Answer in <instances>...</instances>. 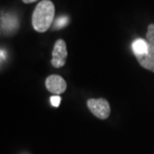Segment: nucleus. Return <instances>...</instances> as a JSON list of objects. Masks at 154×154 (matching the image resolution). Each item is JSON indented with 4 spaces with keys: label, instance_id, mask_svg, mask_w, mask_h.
Returning a JSON list of instances; mask_svg holds the SVG:
<instances>
[{
    "label": "nucleus",
    "instance_id": "nucleus-9",
    "mask_svg": "<svg viewBox=\"0 0 154 154\" xmlns=\"http://www.w3.org/2000/svg\"><path fill=\"white\" fill-rule=\"evenodd\" d=\"M68 24V17H60L55 22V29H61Z\"/></svg>",
    "mask_w": 154,
    "mask_h": 154
},
{
    "label": "nucleus",
    "instance_id": "nucleus-7",
    "mask_svg": "<svg viewBox=\"0 0 154 154\" xmlns=\"http://www.w3.org/2000/svg\"><path fill=\"white\" fill-rule=\"evenodd\" d=\"M5 21L6 23H1V28L6 32H11L12 30H15L19 25V23L15 18H5Z\"/></svg>",
    "mask_w": 154,
    "mask_h": 154
},
{
    "label": "nucleus",
    "instance_id": "nucleus-10",
    "mask_svg": "<svg viewBox=\"0 0 154 154\" xmlns=\"http://www.w3.org/2000/svg\"><path fill=\"white\" fill-rule=\"evenodd\" d=\"M50 101H51L52 106L55 107H58L61 103V97L60 96H53L50 97Z\"/></svg>",
    "mask_w": 154,
    "mask_h": 154
},
{
    "label": "nucleus",
    "instance_id": "nucleus-4",
    "mask_svg": "<svg viewBox=\"0 0 154 154\" xmlns=\"http://www.w3.org/2000/svg\"><path fill=\"white\" fill-rule=\"evenodd\" d=\"M47 90L56 96L63 94L67 90V83L63 78L59 75H51L46 79L45 82Z\"/></svg>",
    "mask_w": 154,
    "mask_h": 154
},
{
    "label": "nucleus",
    "instance_id": "nucleus-11",
    "mask_svg": "<svg viewBox=\"0 0 154 154\" xmlns=\"http://www.w3.org/2000/svg\"><path fill=\"white\" fill-rule=\"evenodd\" d=\"M6 58V55H5V52L4 51H1L0 50V63L4 60V59Z\"/></svg>",
    "mask_w": 154,
    "mask_h": 154
},
{
    "label": "nucleus",
    "instance_id": "nucleus-5",
    "mask_svg": "<svg viewBox=\"0 0 154 154\" xmlns=\"http://www.w3.org/2000/svg\"><path fill=\"white\" fill-rule=\"evenodd\" d=\"M137 62L142 68L154 73V46L148 43V48L145 53L135 56Z\"/></svg>",
    "mask_w": 154,
    "mask_h": 154
},
{
    "label": "nucleus",
    "instance_id": "nucleus-2",
    "mask_svg": "<svg viewBox=\"0 0 154 154\" xmlns=\"http://www.w3.org/2000/svg\"><path fill=\"white\" fill-rule=\"evenodd\" d=\"M88 109L100 119H106L110 114L109 103L106 99H90L87 101Z\"/></svg>",
    "mask_w": 154,
    "mask_h": 154
},
{
    "label": "nucleus",
    "instance_id": "nucleus-8",
    "mask_svg": "<svg viewBox=\"0 0 154 154\" xmlns=\"http://www.w3.org/2000/svg\"><path fill=\"white\" fill-rule=\"evenodd\" d=\"M146 40L148 43L154 46V24H150L147 28Z\"/></svg>",
    "mask_w": 154,
    "mask_h": 154
},
{
    "label": "nucleus",
    "instance_id": "nucleus-1",
    "mask_svg": "<svg viewBox=\"0 0 154 154\" xmlns=\"http://www.w3.org/2000/svg\"><path fill=\"white\" fill-rule=\"evenodd\" d=\"M55 17V5L50 0H42L32 14V26L39 33H44L51 27Z\"/></svg>",
    "mask_w": 154,
    "mask_h": 154
},
{
    "label": "nucleus",
    "instance_id": "nucleus-3",
    "mask_svg": "<svg viewBox=\"0 0 154 154\" xmlns=\"http://www.w3.org/2000/svg\"><path fill=\"white\" fill-rule=\"evenodd\" d=\"M68 51L67 45L63 39H59L54 45L53 52H52V66L55 68H62L65 66L67 62Z\"/></svg>",
    "mask_w": 154,
    "mask_h": 154
},
{
    "label": "nucleus",
    "instance_id": "nucleus-6",
    "mask_svg": "<svg viewBox=\"0 0 154 154\" xmlns=\"http://www.w3.org/2000/svg\"><path fill=\"white\" fill-rule=\"evenodd\" d=\"M147 48H148V42H147V40H144V39H141V38H138V39H136V40H134L131 45V49H132L134 56L141 55L143 53H145Z\"/></svg>",
    "mask_w": 154,
    "mask_h": 154
},
{
    "label": "nucleus",
    "instance_id": "nucleus-12",
    "mask_svg": "<svg viewBox=\"0 0 154 154\" xmlns=\"http://www.w3.org/2000/svg\"><path fill=\"white\" fill-rule=\"evenodd\" d=\"M22 1L24 3H26V4H29V3H33V2L38 1V0H22Z\"/></svg>",
    "mask_w": 154,
    "mask_h": 154
}]
</instances>
